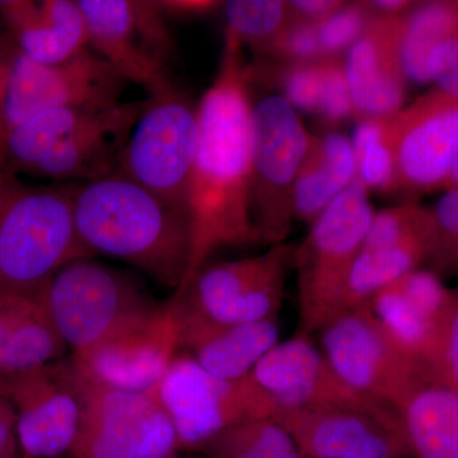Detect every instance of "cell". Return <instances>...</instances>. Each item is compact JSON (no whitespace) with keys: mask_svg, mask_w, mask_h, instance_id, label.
I'll return each instance as SVG.
<instances>
[{"mask_svg":"<svg viewBox=\"0 0 458 458\" xmlns=\"http://www.w3.org/2000/svg\"><path fill=\"white\" fill-rule=\"evenodd\" d=\"M223 47L218 73L198 102L199 141L188 194L194 238L188 279L222 247L260 245L250 214L251 68L242 42L228 30Z\"/></svg>","mask_w":458,"mask_h":458,"instance_id":"cell-1","label":"cell"},{"mask_svg":"<svg viewBox=\"0 0 458 458\" xmlns=\"http://www.w3.org/2000/svg\"><path fill=\"white\" fill-rule=\"evenodd\" d=\"M75 231L87 251L131 265L174 289L188 279L192 238L189 214L123 174L74 190Z\"/></svg>","mask_w":458,"mask_h":458,"instance_id":"cell-2","label":"cell"},{"mask_svg":"<svg viewBox=\"0 0 458 458\" xmlns=\"http://www.w3.org/2000/svg\"><path fill=\"white\" fill-rule=\"evenodd\" d=\"M74 190L27 185L0 165V293L40 298L63 265L93 258L75 231Z\"/></svg>","mask_w":458,"mask_h":458,"instance_id":"cell-3","label":"cell"},{"mask_svg":"<svg viewBox=\"0 0 458 458\" xmlns=\"http://www.w3.org/2000/svg\"><path fill=\"white\" fill-rule=\"evenodd\" d=\"M40 300L72 354L143 324L164 306L137 276L93 258L63 265L47 282Z\"/></svg>","mask_w":458,"mask_h":458,"instance_id":"cell-4","label":"cell"},{"mask_svg":"<svg viewBox=\"0 0 458 458\" xmlns=\"http://www.w3.org/2000/svg\"><path fill=\"white\" fill-rule=\"evenodd\" d=\"M369 194L355 181L319 214L294 247L300 335L318 334L345 306L352 267L376 213Z\"/></svg>","mask_w":458,"mask_h":458,"instance_id":"cell-5","label":"cell"},{"mask_svg":"<svg viewBox=\"0 0 458 458\" xmlns=\"http://www.w3.org/2000/svg\"><path fill=\"white\" fill-rule=\"evenodd\" d=\"M311 138L282 95L252 101L250 214L260 245H280L291 233L295 181Z\"/></svg>","mask_w":458,"mask_h":458,"instance_id":"cell-6","label":"cell"},{"mask_svg":"<svg viewBox=\"0 0 458 458\" xmlns=\"http://www.w3.org/2000/svg\"><path fill=\"white\" fill-rule=\"evenodd\" d=\"M294 247L284 242L260 255L207 262L174 292V312L180 318L219 325L276 318L293 267Z\"/></svg>","mask_w":458,"mask_h":458,"instance_id":"cell-7","label":"cell"},{"mask_svg":"<svg viewBox=\"0 0 458 458\" xmlns=\"http://www.w3.org/2000/svg\"><path fill=\"white\" fill-rule=\"evenodd\" d=\"M171 419L179 451H199L228 428L278 412L269 394L251 375L227 381L208 373L180 352L155 388Z\"/></svg>","mask_w":458,"mask_h":458,"instance_id":"cell-8","label":"cell"},{"mask_svg":"<svg viewBox=\"0 0 458 458\" xmlns=\"http://www.w3.org/2000/svg\"><path fill=\"white\" fill-rule=\"evenodd\" d=\"M199 141L198 104L185 90L147 99L120 157L117 174L188 212Z\"/></svg>","mask_w":458,"mask_h":458,"instance_id":"cell-9","label":"cell"},{"mask_svg":"<svg viewBox=\"0 0 458 458\" xmlns=\"http://www.w3.org/2000/svg\"><path fill=\"white\" fill-rule=\"evenodd\" d=\"M89 31V47L126 82L149 98L179 89L170 66L174 42L157 0H77Z\"/></svg>","mask_w":458,"mask_h":458,"instance_id":"cell-10","label":"cell"},{"mask_svg":"<svg viewBox=\"0 0 458 458\" xmlns=\"http://www.w3.org/2000/svg\"><path fill=\"white\" fill-rule=\"evenodd\" d=\"M322 354L343 381L397 412L432 377L386 333L369 306L343 310L318 331Z\"/></svg>","mask_w":458,"mask_h":458,"instance_id":"cell-11","label":"cell"},{"mask_svg":"<svg viewBox=\"0 0 458 458\" xmlns=\"http://www.w3.org/2000/svg\"><path fill=\"white\" fill-rule=\"evenodd\" d=\"M125 80L89 49L59 64H42L13 44L4 98L0 104V140L35 114L66 106L108 108L120 104Z\"/></svg>","mask_w":458,"mask_h":458,"instance_id":"cell-12","label":"cell"},{"mask_svg":"<svg viewBox=\"0 0 458 458\" xmlns=\"http://www.w3.org/2000/svg\"><path fill=\"white\" fill-rule=\"evenodd\" d=\"M75 376L83 415L72 456L168 458L177 454L176 433L155 391L114 390Z\"/></svg>","mask_w":458,"mask_h":458,"instance_id":"cell-13","label":"cell"},{"mask_svg":"<svg viewBox=\"0 0 458 458\" xmlns=\"http://www.w3.org/2000/svg\"><path fill=\"white\" fill-rule=\"evenodd\" d=\"M16 415L22 458L72 456L83 403L71 360H60L0 381Z\"/></svg>","mask_w":458,"mask_h":458,"instance_id":"cell-14","label":"cell"},{"mask_svg":"<svg viewBox=\"0 0 458 458\" xmlns=\"http://www.w3.org/2000/svg\"><path fill=\"white\" fill-rule=\"evenodd\" d=\"M279 410L352 409L400 420V414L364 396L340 378L309 336L297 334L278 343L251 372Z\"/></svg>","mask_w":458,"mask_h":458,"instance_id":"cell-15","label":"cell"},{"mask_svg":"<svg viewBox=\"0 0 458 458\" xmlns=\"http://www.w3.org/2000/svg\"><path fill=\"white\" fill-rule=\"evenodd\" d=\"M181 352L180 325L171 302L152 318L105 340L89 351L72 354L75 372L92 384L150 393Z\"/></svg>","mask_w":458,"mask_h":458,"instance_id":"cell-16","label":"cell"},{"mask_svg":"<svg viewBox=\"0 0 458 458\" xmlns=\"http://www.w3.org/2000/svg\"><path fill=\"white\" fill-rule=\"evenodd\" d=\"M391 120L394 192L427 194L443 190L458 157V101L433 87Z\"/></svg>","mask_w":458,"mask_h":458,"instance_id":"cell-17","label":"cell"},{"mask_svg":"<svg viewBox=\"0 0 458 458\" xmlns=\"http://www.w3.org/2000/svg\"><path fill=\"white\" fill-rule=\"evenodd\" d=\"M429 241L427 207L408 201L376 212L352 267L344 310L367 306L386 286L426 267Z\"/></svg>","mask_w":458,"mask_h":458,"instance_id":"cell-18","label":"cell"},{"mask_svg":"<svg viewBox=\"0 0 458 458\" xmlns=\"http://www.w3.org/2000/svg\"><path fill=\"white\" fill-rule=\"evenodd\" d=\"M302 456L409 458L403 421L352 409L279 410L274 417Z\"/></svg>","mask_w":458,"mask_h":458,"instance_id":"cell-19","label":"cell"},{"mask_svg":"<svg viewBox=\"0 0 458 458\" xmlns=\"http://www.w3.org/2000/svg\"><path fill=\"white\" fill-rule=\"evenodd\" d=\"M451 302L445 280L420 267L373 295L367 306L391 339L432 377Z\"/></svg>","mask_w":458,"mask_h":458,"instance_id":"cell-20","label":"cell"},{"mask_svg":"<svg viewBox=\"0 0 458 458\" xmlns=\"http://www.w3.org/2000/svg\"><path fill=\"white\" fill-rule=\"evenodd\" d=\"M403 17L375 16L346 54L355 119L391 117L403 110L406 77L401 57Z\"/></svg>","mask_w":458,"mask_h":458,"instance_id":"cell-21","label":"cell"},{"mask_svg":"<svg viewBox=\"0 0 458 458\" xmlns=\"http://www.w3.org/2000/svg\"><path fill=\"white\" fill-rule=\"evenodd\" d=\"M146 105L147 99L120 102L101 111L57 144L30 174L83 183L113 176Z\"/></svg>","mask_w":458,"mask_h":458,"instance_id":"cell-22","label":"cell"},{"mask_svg":"<svg viewBox=\"0 0 458 458\" xmlns=\"http://www.w3.org/2000/svg\"><path fill=\"white\" fill-rule=\"evenodd\" d=\"M0 20L17 49L42 64H59L89 47L77 0H0Z\"/></svg>","mask_w":458,"mask_h":458,"instance_id":"cell-23","label":"cell"},{"mask_svg":"<svg viewBox=\"0 0 458 458\" xmlns=\"http://www.w3.org/2000/svg\"><path fill=\"white\" fill-rule=\"evenodd\" d=\"M177 319L181 352L190 355L210 375L227 381L251 375L256 364L279 343L276 318L234 325L179 316Z\"/></svg>","mask_w":458,"mask_h":458,"instance_id":"cell-24","label":"cell"},{"mask_svg":"<svg viewBox=\"0 0 458 458\" xmlns=\"http://www.w3.org/2000/svg\"><path fill=\"white\" fill-rule=\"evenodd\" d=\"M66 351L40 298L0 293V381L63 360Z\"/></svg>","mask_w":458,"mask_h":458,"instance_id":"cell-25","label":"cell"},{"mask_svg":"<svg viewBox=\"0 0 458 458\" xmlns=\"http://www.w3.org/2000/svg\"><path fill=\"white\" fill-rule=\"evenodd\" d=\"M357 181L351 138L337 131L313 135L294 188V219L311 223Z\"/></svg>","mask_w":458,"mask_h":458,"instance_id":"cell-26","label":"cell"},{"mask_svg":"<svg viewBox=\"0 0 458 458\" xmlns=\"http://www.w3.org/2000/svg\"><path fill=\"white\" fill-rule=\"evenodd\" d=\"M399 414L411 458H458L457 393L427 382Z\"/></svg>","mask_w":458,"mask_h":458,"instance_id":"cell-27","label":"cell"},{"mask_svg":"<svg viewBox=\"0 0 458 458\" xmlns=\"http://www.w3.org/2000/svg\"><path fill=\"white\" fill-rule=\"evenodd\" d=\"M104 110L66 106L35 114L0 140V165L18 176L31 174L57 144Z\"/></svg>","mask_w":458,"mask_h":458,"instance_id":"cell-28","label":"cell"},{"mask_svg":"<svg viewBox=\"0 0 458 458\" xmlns=\"http://www.w3.org/2000/svg\"><path fill=\"white\" fill-rule=\"evenodd\" d=\"M458 27V0L417 2L403 16L401 57L411 82L428 84L427 64L437 45Z\"/></svg>","mask_w":458,"mask_h":458,"instance_id":"cell-29","label":"cell"},{"mask_svg":"<svg viewBox=\"0 0 458 458\" xmlns=\"http://www.w3.org/2000/svg\"><path fill=\"white\" fill-rule=\"evenodd\" d=\"M200 452L207 458H302L291 434L274 418L228 428Z\"/></svg>","mask_w":458,"mask_h":458,"instance_id":"cell-30","label":"cell"},{"mask_svg":"<svg viewBox=\"0 0 458 458\" xmlns=\"http://www.w3.org/2000/svg\"><path fill=\"white\" fill-rule=\"evenodd\" d=\"M393 116L358 120L352 144L357 162V180L367 191L394 194Z\"/></svg>","mask_w":458,"mask_h":458,"instance_id":"cell-31","label":"cell"},{"mask_svg":"<svg viewBox=\"0 0 458 458\" xmlns=\"http://www.w3.org/2000/svg\"><path fill=\"white\" fill-rule=\"evenodd\" d=\"M222 8L227 22L225 30L255 54L292 20L291 9L284 0H228L223 2Z\"/></svg>","mask_w":458,"mask_h":458,"instance_id":"cell-32","label":"cell"},{"mask_svg":"<svg viewBox=\"0 0 458 458\" xmlns=\"http://www.w3.org/2000/svg\"><path fill=\"white\" fill-rule=\"evenodd\" d=\"M322 60V59H321ZM321 60L310 63H279L260 59L251 68V81L276 84L283 96L303 113L318 114L321 95Z\"/></svg>","mask_w":458,"mask_h":458,"instance_id":"cell-33","label":"cell"},{"mask_svg":"<svg viewBox=\"0 0 458 458\" xmlns=\"http://www.w3.org/2000/svg\"><path fill=\"white\" fill-rule=\"evenodd\" d=\"M430 241L426 267L439 278L458 280V189L445 191L429 208Z\"/></svg>","mask_w":458,"mask_h":458,"instance_id":"cell-34","label":"cell"},{"mask_svg":"<svg viewBox=\"0 0 458 458\" xmlns=\"http://www.w3.org/2000/svg\"><path fill=\"white\" fill-rule=\"evenodd\" d=\"M375 17L367 2H345L335 13L318 23V41L322 57H343Z\"/></svg>","mask_w":458,"mask_h":458,"instance_id":"cell-35","label":"cell"},{"mask_svg":"<svg viewBox=\"0 0 458 458\" xmlns=\"http://www.w3.org/2000/svg\"><path fill=\"white\" fill-rule=\"evenodd\" d=\"M256 55L279 63H310L324 59L319 47L318 23L292 17L288 25Z\"/></svg>","mask_w":458,"mask_h":458,"instance_id":"cell-36","label":"cell"},{"mask_svg":"<svg viewBox=\"0 0 458 458\" xmlns=\"http://www.w3.org/2000/svg\"><path fill=\"white\" fill-rule=\"evenodd\" d=\"M318 114L327 125H337L354 117L344 57L321 60V95Z\"/></svg>","mask_w":458,"mask_h":458,"instance_id":"cell-37","label":"cell"},{"mask_svg":"<svg viewBox=\"0 0 458 458\" xmlns=\"http://www.w3.org/2000/svg\"><path fill=\"white\" fill-rule=\"evenodd\" d=\"M433 381L458 394V286L452 289V302L443 327L432 369Z\"/></svg>","mask_w":458,"mask_h":458,"instance_id":"cell-38","label":"cell"},{"mask_svg":"<svg viewBox=\"0 0 458 458\" xmlns=\"http://www.w3.org/2000/svg\"><path fill=\"white\" fill-rule=\"evenodd\" d=\"M427 71L434 89L458 101V27L434 47Z\"/></svg>","mask_w":458,"mask_h":458,"instance_id":"cell-39","label":"cell"},{"mask_svg":"<svg viewBox=\"0 0 458 458\" xmlns=\"http://www.w3.org/2000/svg\"><path fill=\"white\" fill-rule=\"evenodd\" d=\"M0 458H22L18 447L16 415L0 390Z\"/></svg>","mask_w":458,"mask_h":458,"instance_id":"cell-40","label":"cell"},{"mask_svg":"<svg viewBox=\"0 0 458 458\" xmlns=\"http://www.w3.org/2000/svg\"><path fill=\"white\" fill-rule=\"evenodd\" d=\"M343 0H291L292 17L307 22L321 23L344 5Z\"/></svg>","mask_w":458,"mask_h":458,"instance_id":"cell-41","label":"cell"},{"mask_svg":"<svg viewBox=\"0 0 458 458\" xmlns=\"http://www.w3.org/2000/svg\"><path fill=\"white\" fill-rule=\"evenodd\" d=\"M165 17H201L223 7V2L213 0H157Z\"/></svg>","mask_w":458,"mask_h":458,"instance_id":"cell-42","label":"cell"},{"mask_svg":"<svg viewBox=\"0 0 458 458\" xmlns=\"http://www.w3.org/2000/svg\"><path fill=\"white\" fill-rule=\"evenodd\" d=\"M369 3L375 16L403 17L417 4L412 0H372Z\"/></svg>","mask_w":458,"mask_h":458,"instance_id":"cell-43","label":"cell"},{"mask_svg":"<svg viewBox=\"0 0 458 458\" xmlns=\"http://www.w3.org/2000/svg\"><path fill=\"white\" fill-rule=\"evenodd\" d=\"M12 49H13V41L11 38L8 40L0 41V104L4 98L5 87H7Z\"/></svg>","mask_w":458,"mask_h":458,"instance_id":"cell-44","label":"cell"},{"mask_svg":"<svg viewBox=\"0 0 458 458\" xmlns=\"http://www.w3.org/2000/svg\"><path fill=\"white\" fill-rule=\"evenodd\" d=\"M456 189H458V157L456 162H454V167H452L450 176H448L447 181H445L443 191H448V190Z\"/></svg>","mask_w":458,"mask_h":458,"instance_id":"cell-45","label":"cell"},{"mask_svg":"<svg viewBox=\"0 0 458 458\" xmlns=\"http://www.w3.org/2000/svg\"><path fill=\"white\" fill-rule=\"evenodd\" d=\"M168 458H181V457L177 456V454H174V456H171V457H168Z\"/></svg>","mask_w":458,"mask_h":458,"instance_id":"cell-46","label":"cell"},{"mask_svg":"<svg viewBox=\"0 0 458 458\" xmlns=\"http://www.w3.org/2000/svg\"><path fill=\"white\" fill-rule=\"evenodd\" d=\"M2 25H3V23H2V20H0V26H2Z\"/></svg>","mask_w":458,"mask_h":458,"instance_id":"cell-47","label":"cell"},{"mask_svg":"<svg viewBox=\"0 0 458 458\" xmlns=\"http://www.w3.org/2000/svg\"><path fill=\"white\" fill-rule=\"evenodd\" d=\"M302 458H310V457L302 456Z\"/></svg>","mask_w":458,"mask_h":458,"instance_id":"cell-48","label":"cell"},{"mask_svg":"<svg viewBox=\"0 0 458 458\" xmlns=\"http://www.w3.org/2000/svg\"><path fill=\"white\" fill-rule=\"evenodd\" d=\"M71 458H74L73 456H71Z\"/></svg>","mask_w":458,"mask_h":458,"instance_id":"cell-49","label":"cell"}]
</instances>
